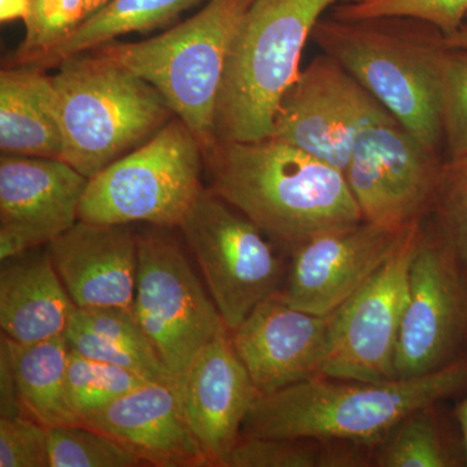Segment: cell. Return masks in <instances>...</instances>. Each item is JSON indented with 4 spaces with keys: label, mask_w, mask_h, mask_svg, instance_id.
Here are the masks:
<instances>
[{
    "label": "cell",
    "mask_w": 467,
    "mask_h": 467,
    "mask_svg": "<svg viewBox=\"0 0 467 467\" xmlns=\"http://www.w3.org/2000/svg\"><path fill=\"white\" fill-rule=\"evenodd\" d=\"M77 308H131L138 273V235L130 225L79 221L46 245Z\"/></svg>",
    "instance_id": "cell-18"
},
{
    "label": "cell",
    "mask_w": 467,
    "mask_h": 467,
    "mask_svg": "<svg viewBox=\"0 0 467 467\" xmlns=\"http://www.w3.org/2000/svg\"><path fill=\"white\" fill-rule=\"evenodd\" d=\"M133 309L174 382L208 343L229 333L186 254L161 232L138 235Z\"/></svg>",
    "instance_id": "cell-8"
},
{
    "label": "cell",
    "mask_w": 467,
    "mask_h": 467,
    "mask_svg": "<svg viewBox=\"0 0 467 467\" xmlns=\"http://www.w3.org/2000/svg\"><path fill=\"white\" fill-rule=\"evenodd\" d=\"M76 308L47 248L2 261L0 326L9 339L32 344L66 335Z\"/></svg>",
    "instance_id": "cell-20"
},
{
    "label": "cell",
    "mask_w": 467,
    "mask_h": 467,
    "mask_svg": "<svg viewBox=\"0 0 467 467\" xmlns=\"http://www.w3.org/2000/svg\"><path fill=\"white\" fill-rule=\"evenodd\" d=\"M462 29L466 30V32H467V17H466L465 24H463Z\"/></svg>",
    "instance_id": "cell-38"
},
{
    "label": "cell",
    "mask_w": 467,
    "mask_h": 467,
    "mask_svg": "<svg viewBox=\"0 0 467 467\" xmlns=\"http://www.w3.org/2000/svg\"><path fill=\"white\" fill-rule=\"evenodd\" d=\"M466 386V355L434 373L383 382L318 376L259 396L242 438L347 441L377 448L409 414Z\"/></svg>",
    "instance_id": "cell-2"
},
{
    "label": "cell",
    "mask_w": 467,
    "mask_h": 467,
    "mask_svg": "<svg viewBox=\"0 0 467 467\" xmlns=\"http://www.w3.org/2000/svg\"><path fill=\"white\" fill-rule=\"evenodd\" d=\"M0 467H51L48 427L29 416L0 418Z\"/></svg>",
    "instance_id": "cell-33"
},
{
    "label": "cell",
    "mask_w": 467,
    "mask_h": 467,
    "mask_svg": "<svg viewBox=\"0 0 467 467\" xmlns=\"http://www.w3.org/2000/svg\"><path fill=\"white\" fill-rule=\"evenodd\" d=\"M88 16V0H30L26 39L12 66H27L66 41Z\"/></svg>",
    "instance_id": "cell-29"
},
{
    "label": "cell",
    "mask_w": 467,
    "mask_h": 467,
    "mask_svg": "<svg viewBox=\"0 0 467 467\" xmlns=\"http://www.w3.org/2000/svg\"><path fill=\"white\" fill-rule=\"evenodd\" d=\"M69 348L85 358L134 371L150 380L171 384L173 377L131 308H76L66 331Z\"/></svg>",
    "instance_id": "cell-22"
},
{
    "label": "cell",
    "mask_w": 467,
    "mask_h": 467,
    "mask_svg": "<svg viewBox=\"0 0 467 467\" xmlns=\"http://www.w3.org/2000/svg\"><path fill=\"white\" fill-rule=\"evenodd\" d=\"M441 69V122L445 159L467 153V32L448 36Z\"/></svg>",
    "instance_id": "cell-28"
},
{
    "label": "cell",
    "mask_w": 467,
    "mask_h": 467,
    "mask_svg": "<svg viewBox=\"0 0 467 467\" xmlns=\"http://www.w3.org/2000/svg\"><path fill=\"white\" fill-rule=\"evenodd\" d=\"M454 417L460 426L461 436H462L463 453H465V466H467V396L459 402L454 409Z\"/></svg>",
    "instance_id": "cell-36"
},
{
    "label": "cell",
    "mask_w": 467,
    "mask_h": 467,
    "mask_svg": "<svg viewBox=\"0 0 467 467\" xmlns=\"http://www.w3.org/2000/svg\"><path fill=\"white\" fill-rule=\"evenodd\" d=\"M88 183L60 159L2 156L0 260L47 245L75 226Z\"/></svg>",
    "instance_id": "cell-15"
},
{
    "label": "cell",
    "mask_w": 467,
    "mask_h": 467,
    "mask_svg": "<svg viewBox=\"0 0 467 467\" xmlns=\"http://www.w3.org/2000/svg\"><path fill=\"white\" fill-rule=\"evenodd\" d=\"M0 149L11 155L61 160L54 84L42 67L11 66L0 72Z\"/></svg>",
    "instance_id": "cell-21"
},
{
    "label": "cell",
    "mask_w": 467,
    "mask_h": 467,
    "mask_svg": "<svg viewBox=\"0 0 467 467\" xmlns=\"http://www.w3.org/2000/svg\"><path fill=\"white\" fill-rule=\"evenodd\" d=\"M48 430L51 467L146 466L133 451L94 427L76 423Z\"/></svg>",
    "instance_id": "cell-27"
},
{
    "label": "cell",
    "mask_w": 467,
    "mask_h": 467,
    "mask_svg": "<svg viewBox=\"0 0 467 467\" xmlns=\"http://www.w3.org/2000/svg\"><path fill=\"white\" fill-rule=\"evenodd\" d=\"M465 465L436 413V405L417 409L399 423L376 448L373 466L457 467Z\"/></svg>",
    "instance_id": "cell-25"
},
{
    "label": "cell",
    "mask_w": 467,
    "mask_h": 467,
    "mask_svg": "<svg viewBox=\"0 0 467 467\" xmlns=\"http://www.w3.org/2000/svg\"><path fill=\"white\" fill-rule=\"evenodd\" d=\"M467 344V267L434 223L423 226L410 270L395 371L434 373L462 358Z\"/></svg>",
    "instance_id": "cell-10"
},
{
    "label": "cell",
    "mask_w": 467,
    "mask_h": 467,
    "mask_svg": "<svg viewBox=\"0 0 467 467\" xmlns=\"http://www.w3.org/2000/svg\"><path fill=\"white\" fill-rule=\"evenodd\" d=\"M310 38L417 140L441 152V69L448 36L420 18L321 17Z\"/></svg>",
    "instance_id": "cell-3"
},
{
    "label": "cell",
    "mask_w": 467,
    "mask_h": 467,
    "mask_svg": "<svg viewBox=\"0 0 467 467\" xmlns=\"http://www.w3.org/2000/svg\"><path fill=\"white\" fill-rule=\"evenodd\" d=\"M109 2V0H88V16L94 14V12H97L98 9L103 7V5H106Z\"/></svg>",
    "instance_id": "cell-37"
},
{
    "label": "cell",
    "mask_w": 467,
    "mask_h": 467,
    "mask_svg": "<svg viewBox=\"0 0 467 467\" xmlns=\"http://www.w3.org/2000/svg\"><path fill=\"white\" fill-rule=\"evenodd\" d=\"M30 0H0V20L2 23L8 21H26L29 15Z\"/></svg>",
    "instance_id": "cell-35"
},
{
    "label": "cell",
    "mask_w": 467,
    "mask_h": 467,
    "mask_svg": "<svg viewBox=\"0 0 467 467\" xmlns=\"http://www.w3.org/2000/svg\"><path fill=\"white\" fill-rule=\"evenodd\" d=\"M422 223L400 250L333 313L330 346L322 376L383 382L395 379V358L408 299L409 270Z\"/></svg>",
    "instance_id": "cell-13"
},
{
    "label": "cell",
    "mask_w": 467,
    "mask_h": 467,
    "mask_svg": "<svg viewBox=\"0 0 467 467\" xmlns=\"http://www.w3.org/2000/svg\"><path fill=\"white\" fill-rule=\"evenodd\" d=\"M333 313L313 315L272 296L229 331L234 349L260 396L322 376Z\"/></svg>",
    "instance_id": "cell-16"
},
{
    "label": "cell",
    "mask_w": 467,
    "mask_h": 467,
    "mask_svg": "<svg viewBox=\"0 0 467 467\" xmlns=\"http://www.w3.org/2000/svg\"><path fill=\"white\" fill-rule=\"evenodd\" d=\"M26 416L21 404L11 356H9L8 340L5 334L0 339V418Z\"/></svg>",
    "instance_id": "cell-34"
},
{
    "label": "cell",
    "mask_w": 467,
    "mask_h": 467,
    "mask_svg": "<svg viewBox=\"0 0 467 467\" xmlns=\"http://www.w3.org/2000/svg\"><path fill=\"white\" fill-rule=\"evenodd\" d=\"M225 467H324V441L241 438Z\"/></svg>",
    "instance_id": "cell-32"
},
{
    "label": "cell",
    "mask_w": 467,
    "mask_h": 467,
    "mask_svg": "<svg viewBox=\"0 0 467 467\" xmlns=\"http://www.w3.org/2000/svg\"><path fill=\"white\" fill-rule=\"evenodd\" d=\"M430 216L467 267V153L442 161Z\"/></svg>",
    "instance_id": "cell-31"
},
{
    "label": "cell",
    "mask_w": 467,
    "mask_h": 467,
    "mask_svg": "<svg viewBox=\"0 0 467 467\" xmlns=\"http://www.w3.org/2000/svg\"><path fill=\"white\" fill-rule=\"evenodd\" d=\"M202 2L205 0H109L86 17L66 41L27 66L42 69L60 66L67 58L95 50L125 34L164 26Z\"/></svg>",
    "instance_id": "cell-24"
},
{
    "label": "cell",
    "mask_w": 467,
    "mask_h": 467,
    "mask_svg": "<svg viewBox=\"0 0 467 467\" xmlns=\"http://www.w3.org/2000/svg\"><path fill=\"white\" fill-rule=\"evenodd\" d=\"M331 16L343 20L380 16L420 18L445 36L460 32L467 17V0H346L334 5Z\"/></svg>",
    "instance_id": "cell-30"
},
{
    "label": "cell",
    "mask_w": 467,
    "mask_h": 467,
    "mask_svg": "<svg viewBox=\"0 0 467 467\" xmlns=\"http://www.w3.org/2000/svg\"><path fill=\"white\" fill-rule=\"evenodd\" d=\"M361 221L315 236L291 252V264L275 296L313 315H330L391 259L414 227Z\"/></svg>",
    "instance_id": "cell-14"
},
{
    "label": "cell",
    "mask_w": 467,
    "mask_h": 467,
    "mask_svg": "<svg viewBox=\"0 0 467 467\" xmlns=\"http://www.w3.org/2000/svg\"><path fill=\"white\" fill-rule=\"evenodd\" d=\"M52 84L61 160L88 180L159 131L171 113L149 82L94 52L63 61Z\"/></svg>",
    "instance_id": "cell-5"
},
{
    "label": "cell",
    "mask_w": 467,
    "mask_h": 467,
    "mask_svg": "<svg viewBox=\"0 0 467 467\" xmlns=\"http://www.w3.org/2000/svg\"><path fill=\"white\" fill-rule=\"evenodd\" d=\"M442 161L387 110L356 135L344 175L365 221L407 226L429 216Z\"/></svg>",
    "instance_id": "cell-11"
},
{
    "label": "cell",
    "mask_w": 467,
    "mask_h": 467,
    "mask_svg": "<svg viewBox=\"0 0 467 467\" xmlns=\"http://www.w3.org/2000/svg\"><path fill=\"white\" fill-rule=\"evenodd\" d=\"M387 110L348 70L322 52L285 91L272 137L346 173L356 135Z\"/></svg>",
    "instance_id": "cell-12"
},
{
    "label": "cell",
    "mask_w": 467,
    "mask_h": 467,
    "mask_svg": "<svg viewBox=\"0 0 467 467\" xmlns=\"http://www.w3.org/2000/svg\"><path fill=\"white\" fill-rule=\"evenodd\" d=\"M149 382L150 380L128 368L85 358L69 348L67 389L70 405L79 423Z\"/></svg>",
    "instance_id": "cell-26"
},
{
    "label": "cell",
    "mask_w": 467,
    "mask_h": 467,
    "mask_svg": "<svg viewBox=\"0 0 467 467\" xmlns=\"http://www.w3.org/2000/svg\"><path fill=\"white\" fill-rule=\"evenodd\" d=\"M252 0H208L195 16L142 42L107 43L94 54L156 88L202 152L216 142V113L234 36Z\"/></svg>",
    "instance_id": "cell-6"
},
{
    "label": "cell",
    "mask_w": 467,
    "mask_h": 467,
    "mask_svg": "<svg viewBox=\"0 0 467 467\" xmlns=\"http://www.w3.org/2000/svg\"><path fill=\"white\" fill-rule=\"evenodd\" d=\"M202 153L209 190L285 250L364 221L343 171L278 138L216 140Z\"/></svg>",
    "instance_id": "cell-1"
},
{
    "label": "cell",
    "mask_w": 467,
    "mask_h": 467,
    "mask_svg": "<svg viewBox=\"0 0 467 467\" xmlns=\"http://www.w3.org/2000/svg\"><path fill=\"white\" fill-rule=\"evenodd\" d=\"M346 0H252L234 36L216 113L217 140L272 137L304 46L328 8Z\"/></svg>",
    "instance_id": "cell-4"
},
{
    "label": "cell",
    "mask_w": 467,
    "mask_h": 467,
    "mask_svg": "<svg viewBox=\"0 0 467 467\" xmlns=\"http://www.w3.org/2000/svg\"><path fill=\"white\" fill-rule=\"evenodd\" d=\"M133 451L144 465L208 467L171 384L149 382L85 420Z\"/></svg>",
    "instance_id": "cell-19"
},
{
    "label": "cell",
    "mask_w": 467,
    "mask_h": 467,
    "mask_svg": "<svg viewBox=\"0 0 467 467\" xmlns=\"http://www.w3.org/2000/svg\"><path fill=\"white\" fill-rule=\"evenodd\" d=\"M181 410L209 466L225 467L243 423L259 398L230 334L212 340L174 382Z\"/></svg>",
    "instance_id": "cell-17"
},
{
    "label": "cell",
    "mask_w": 467,
    "mask_h": 467,
    "mask_svg": "<svg viewBox=\"0 0 467 467\" xmlns=\"http://www.w3.org/2000/svg\"><path fill=\"white\" fill-rule=\"evenodd\" d=\"M202 147L180 119L88 180L78 220L95 225H182L202 192Z\"/></svg>",
    "instance_id": "cell-7"
},
{
    "label": "cell",
    "mask_w": 467,
    "mask_h": 467,
    "mask_svg": "<svg viewBox=\"0 0 467 467\" xmlns=\"http://www.w3.org/2000/svg\"><path fill=\"white\" fill-rule=\"evenodd\" d=\"M7 337V335H5ZM8 340L18 396L26 416L50 427L79 423L67 389L66 335L32 344Z\"/></svg>",
    "instance_id": "cell-23"
},
{
    "label": "cell",
    "mask_w": 467,
    "mask_h": 467,
    "mask_svg": "<svg viewBox=\"0 0 467 467\" xmlns=\"http://www.w3.org/2000/svg\"><path fill=\"white\" fill-rule=\"evenodd\" d=\"M180 229L227 330L281 288L284 264L265 234L211 190H202Z\"/></svg>",
    "instance_id": "cell-9"
}]
</instances>
